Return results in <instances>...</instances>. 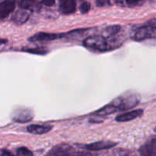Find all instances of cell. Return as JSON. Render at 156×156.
<instances>
[{
  "label": "cell",
  "mask_w": 156,
  "mask_h": 156,
  "mask_svg": "<svg viewBox=\"0 0 156 156\" xmlns=\"http://www.w3.org/2000/svg\"><path fill=\"white\" fill-rule=\"evenodd\" d=\"M131 37L136 41L156 38V19L151 20L145 25L138 27L132 34Z\"/></svg>",
  "instance_id": "obj_1"
},
{
  "label": "cell",
  "mask_w": 156,
  "mask_h": 156,
  "mask_svg": "<svg viewBox=\"0 0 156 156\" xmlns=\"http://www.w3.org/2000/svg\"><path fill=\"white\" fill-rule=\"evenodd\" d=\"M85 47L98 52H105L109 50V44L106 38L101 35H94L87 37L83 42Z\"/></svg>",
  "instance_id": "obj_2"
},
{
  "label": "cell",
  "mask_w": 156,
  "mask_h": 156,
  "mask_svg": "<svg viewBox=\"0 0 156 156\" xmlns=\"http://www.w3.org/2000/svg\"><path fill=\"white\" fill-rule=\"evenodd\" d=\"M68 36V34H55V33H47V32H39L35 34L34 35L29 38L30 42H38V41H51L53 40L59 39L64 37Z\"/></svg>",
  "instance_id": "obj_3"
},
{
  "label": "cell",
  "mask_w": 156,
  "mask_h": 156,
  "mask_svg": "<svg viewBox=\"0 0 156 156\" xmlns=\"http://www.w3.org/2000/svg\"><path fill=\"white\" fill-rule=\"evenodd\" d=\"M47 156H75V151L68 145H59L53 147Z\"/></svg>",
  "instance_id": "obj_4"
},
{
  "label": "cell",
  "mask_w": 156,
  "mask_h": 156,
  "mask_svg": "<svg viewBox=\"0 0 156 156\" xmlns=\"http://www.w3.org/2000/svg\"><path fill=\"white\" fill-rule=\"evenodd\" d=\"M114 105L117 108L118 111H124V110L130 109L131 108H133L138 104V101L134 97H128L126 98H120L119 99L116 100L115 102H114Z\"/></svg>",
  "instance_id": "obj_5"
},
{
  "label": "cell",
  "mask_w": 156,
  "mask_h": 156,
  "mask_svg": "<svg viewBox=\"0 0 156 156\" xmlns=\"http://www.w3.org/2000/svg\"><path fill=\"white\" fill-rule=\"evenodd\" d=\"M18 6L24 10L37 12L41 9V4L37 0H18Z\"/></svg>",
  "instance_id": "obj_6"
},
{
  "label": "cell",
  "mask_w": 156,
  "mask_h": 156,
  "mask_svg": "<svg viewBox=\"0 0 156 156\" xmlns=\"http://www.w3.org/2000/svg\"><path fill=\"white\" fill-rule=\"evenodd\" d=\"M15 8V0H4L0 2V20L9 16Z\"/></svg>",
  "instance_id": "obj_7"
},
{
  "label": "cell",
  "mask_w": 156,
  "mask_h": 156,
  "mask_svg": "<svg viewBox=\"0 0 156 156\" xmlns=\"http://www.w3.org/2000/svg\"><path fill=\"white\" fill-rule=\"evenodd\" d=\"M141 156H156V137L151 139L140 149Z\"/></svg>",
  "instance_id": "obj_8"
},
{
  "label": "cell",
  "mask_w": 156,
  "mask_h": 156,
  "mask_svg": "<svg viewBox=\"0 0 156 156\" xmlns=\"http://www.w3.org/2000/svg\"><path fill=\"white\" fill-rule=\"evenodd\" d=\"M117 143L111 141H99L88 144L85 146V149L90 151H100L103 149H108L115 146Z\"/></svg>",
  "instance_id": "obj_9"
},
{
  "label": "cell",
  "mask_w": 156,
  "mask_h": 156,
  "mask_svg": "<svg viewBox=\"0 0 156 156\" xmlns=\"http://www.w3.org/2000/svg\"><path fill=\"white\" fill-rule=\"evenodd\" d=\"M76 9V0H59V10L65 15L75 12Z\"/></svg>",
  "instance_id": "obj_10"
},
{
  "label": "cell",
  "mask_w": 156,
  "mask_h": 156,
  "mask_svg": "<svg viewBox=\"0 0 156 156\" xmlns=\"http://www.w3.org/2000/svg\"><path fill=\"white\" fill-rule=\"evenodd\" d=\"M143 114V111L141 109L134 110V111H129V112L124 113V114H120L116 117V120L117 122H127L134 120L137 117L142 116Z\"/></svg>",
  "instance_id": "obj_11"
},
{
  "label": "cell",
  "mask_w": 156,
  "mask_h": 156,
  "mask_svg": "<svg viewBox=\"0 0 156 156\" xmlns=\"http://www.w3.org/2000/svg\"><path fill=\"white\" fill-rule=\"evenodd\" d=\"M32 118H33V114L31 111L30 110L26 109L18 111L14 117L15 121L18 122V123H27V122L30 121Z\"/></svg>",
  "instance_id": "obj_12"
},
{
  "label": "cell",
  "mask_w": 156,
  "mask_h": 156,
  "mask_svg": "<svg viewBox=\"0 0 156 156\" xmlns=\"http://www.w3.org/2000/svg\"><path fill=\"white\" fill-rule=\"evenodd\" d=\"M52 126H46V125H37L33 124L27 126V132L32 134H36V135H41V134L47 133L50 132L52 129Z\"/></svg>",
  "instance_id": "obj_13"
},
{
  "label": "cell",
  "mask_w": 156,
  "mask_h": 156,
  "mask_svg": "<svg viewBox=\"0 0 156 156\" xmlns=\"http://www.w3.org/2000/svg\"><path fill=\"white\" fill-rule=\"evenodd\" d=\"M29 15L27 14V12H25V10H24V9H22V10L18 11V12H15V15H13L12 20L16 24H24L27 21Z\"/></svg>",
  "instance_id": "obj_14"
},
{
  "label": "cell",
  "mask_w": 156,
  "mask_h": 156,
  "mask_svg": "<svg viewBox=\"0 0 156 156\" xmlns=\"http://www.w3.org/2000/svg\"><path fill=\"white\" fill-rule=\"evenodd\" d=\"M117 111H118V110L116 108L115 105L114 104H111V105H107L105 108L99 110L98 111L96 112V114L97 115H108V114H113V113H115Z\"/></svg>",
  "instance_id": "obj_15"
},
{
  "label": "cell",
  "mask_w": 156,
  "mask_h": 156,
  "mask_svg": "<svg viewBox=\"0 0 156 156\" xmlns=\"http://www.w3.org/2000/svg\"><path fill=\"white\" fill-rule=\"evenodd\" d=\"M23 51L27 52V53H33V54H39V55H45L48 52V50L45 48L42 47H36V48H30V49H23Z\"/></svg>",
  "instance_id": "obj_16"
},
{
  "label": "cell",
  "mask_w": 156,
  "mask_h": 156,
  "mask_svg": "<svg viewBox=\"0 0 156 156\" xmlns=\"http://www.w3.org/2000/svg\"><path fill=\"white\" fill-rule=\"evenodd\" d=\"M17 156H34V155L27 148L21 147L17 150Z\"/></svg>",
  "instance_id": "obj_17"
},
{
  "label": "cell",
  "mask_w": 156,
  "mask_h": 156,
  "mask_svg": "<svg viewBox=\"0 0 156 156\" xmlns=\"http://www.w3.org/2000/svg\"><path fill=\"white\" fill-rule=\"evenodd\" d=\"M90 9H91V5L88 2H83L81 3L80 6H79V10L82 14L87 13L90 10Z\"/></svg>",
  "instance_id": "obj_18"
},
{
  "label": "cell",
  "mask_w": 156,
  "mask_h": 156,
  "mask_svg": "<svg viewBox=\"0 0 156 156\" xmlns=\"http://www.w3.org/2000/svg\"><path fill=\"white\" fill-rule=\"evenodd\" d=\"M120 27L119 26L114 25V26H111V27H108L107 28V31H108V34L110 35H114L116 34L117 32L120 31Z\"/></svg>",
  "instance_id": "obj_19"
},
{
  "label": "cell",
  "mask_w": 156,
  "mask_h": 156,
  "mask_svg": "<svg viewBox=\"0 0 156 156\" xmlns=\"http://www.w3.org/2000/svg\"><path fill=\"white\" fill-rule=\"evenodd\" d=\"M41 2L47 6H53L55 4V0H41Z\"/></svg>",
  "instance_id": "obj_20"
},
{
  "label": "cell",
  "mask_w": 156,
  "mask_h": 156,
  "mask_svg": "<svg viewBox=\"0 0 156 156\" xmlns=\"http://www.w3.org/2000/svg\"><path fill=\"white\" fill-rule=\"evenodd\" d=\"M0 156H15V155H14L12 153H11L10 152H9V151L3 150Z\"/></svg>",
  "instance_id": "obj_21"
},
{
  "label": "cell",
  "mask_w": 156,
  "mask_h": 156,
  "mask_svg": "<svg viewBox=\"0 0 156 156\" xmlns=\"http://www.w3.org/2000/svg\"><path fill=\"white\" fill-rule=\"evenodd\" d=\"M142 0H126V2L129 5H134V4H136V3L140 2H141Z\"/></svg>",
  "instance_id": "obj_22"
},
{
  "label": "cell",
  "mask_w": 156,
  "mask_h": 156,
  "mask_svg": "<svg viewBox=\"0 0 156 156\" xmlns=\"http://www.w3.org/2000/svg\"><path fill=\"white\" fill-rule=\"evenodd\" d=\"M108 0H98V5H105V3H108Z\"/></svg>",
  "instance_id": "obj_23"
},
{
  "label": "cell",
  "mask_w": 156,
  "mask_h": 156,
  "mask_svg": "<svg viewBox=\"0 0 156 156\" xmlns=\"http://www.w3.org/2000/svg\"><path fill=\"white\" fill-rule=\"evenodd\" d=\"M77 156H91V155L88 152H81Z\"/></svg>",
  "instance_id": "obj_24"
},
{
  "label": "cell",
  "mask_w": 156,
  "mask_h": 156,
  "mask_svg": "<svg viewBox=\"0 0 156 156\" xmlns=\"http://www.w3.org/2000/svg\"><path fill=\"white\" fill-rule=\"evenodd\" d=\"M114 1L117 3H118V4H120V3H123V0H114Z\"/></svg>",
  "instance_id": "obj_25"
},
{
  "label": "cell",
  "mask_w": 156,
  "mask_h": 156,
  "mask_svg": "<svg viewBox=\"0 0 156 156\" xmlns=\"http://www.w3.org/2000/svg\"><path fill=\"white\" fill-rule=\"evenodd\" d=\"M6 41H5V40H2L0 39V43H5Z\"/></svg>",
  "instance_id": "obj_26"
},
{
  "label": "cell",
  "mask_w": 156,
  "mask_h": 156,
  "mask_svg": "<svg viewBox=\"0 0 156 156\" xmlns=\"http://www.w3.org/2000/svg\"><path fill=\"white\" fill-rule=\"evenodd\" d=\"M125 156H128V155H125Z\"/></svg>",
  "instance_id": "obj_27"
}]
</instances>
